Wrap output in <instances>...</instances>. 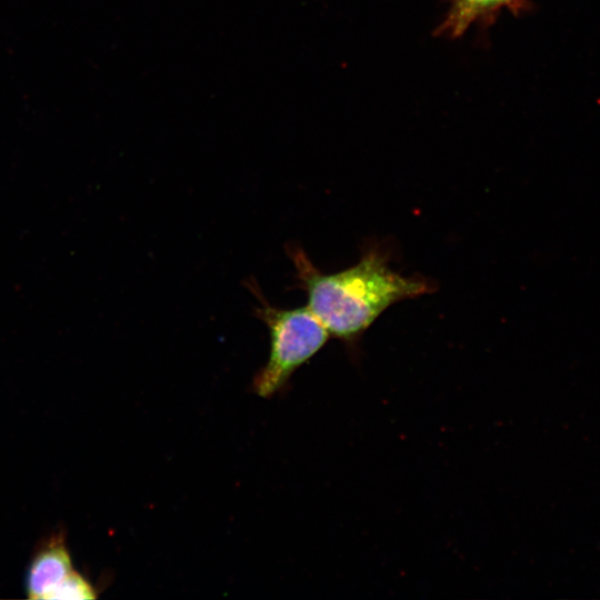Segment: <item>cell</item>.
Here are the masks:
<instances>
[{
    "label": "cell",
    "mask_w": 600,
    "mask_h": 600,
    "mask_svg": "<svg viewBox=\"0 0 600 600\" xmlns=\"http://www.w3.org/2000/svg\"><path fill=\"white\" fill-rule=\"evenodd\" d=\"M289 253L307 307L330 336L347 343H353L393 303L432 291L427 281L391 270L387 257L373 247L357 264L336 273L321 272L299 248Z\"/></svg>",
    "instance_id": "1"
},
{
    "label": "cell",
    "mask_w": 600,
    "mask_h": 600,
    "mask_svg": "<svg viewBox=\"0 0 600 600\" xmlns=\"http://www.w3.org/2000/svg\"><path fill=\"white\" fill-rule=\"evenodd\" d=\"M253 289L260 301L257 314L270 334L269 359L254 377L253 390L268 398L287 384L292 373L324 346L330 334L307 306L280 309Z\"/></svg>",
    "instance_id": "2"
},
{
    "label": "cell",
    "mask_w": 600,
    "mask_h": 600,
    "mask_svg": "<svg viewBox=\"0 0 600 600\" xmlns=\"http://www.w3.org/2000/svg\"><path fill=\"white\" fill-rule=\"evenodd\" d=\"M73 570L71 554L62 533L50 537L32 557L26 579L29 599L48 594Z\"/></svg>",
    "instance_id": "3"
},
{
    "label": "cell",
    "mask_w": 600,
    "mask_h": 600,
    "mask_svg": "<svg viewBox=\"0 0 600 600\" xmlns=\"http://www.w3.org/2000/svg\"><path fill=\"white\" fill-rule=\"evenodd\" d=\"M510 0H456L449 26L453 33L461 32L471 20L486 11L497 9Z\"/></svg>",
    "instance_id": "4"
},
{
    "label": "cell",
    "mask_w": 600,
    "mask_h": 600,
    "mask_svg": "<svg viewBox=\"0 0 600 600\" xmlns=\"http://www.w3.org/2000/svg\"><path fill=\"white\" fill-rule=\"evenodd\" d=\"M97 590L90 581L74 569L48 594L47 600L96 599Z\"/></svg>",
    "instance_id": "5"
}]
</instances>
